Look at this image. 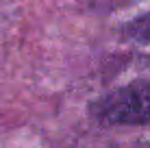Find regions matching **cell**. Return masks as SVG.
Returning <instances> with one entry per match:
<instances>
[{
    "instance_id": "obj_1",
    "label": "cell",
    "mask_w": 150,
    "mask_h": 148,
    "mask_svg": "<svg viewBox=\"0 0 150 148\" xmlns=\"http://www.w3.org/2000/svg\"><path fill=\"white\" fill-rule=\"evenodd\" d=\"M89 113L102 124H148L150 81H135L100 96L89 105Z\"/></svg>"
},
{
    "instance_id": "obj_2",
    "label": "cell",
    "mask_w": 150,
    "mask_h": 148,
    "mask_svg": "<svg viewBox=\"0 0 150 148\" xmlns=\"http://www.w3.org/2000/svg\"><path fill=\"white\" fill-rule=\"evenodd\" d=\"M124 33H126L131 39H135V42L150 44V13L139 15V18H135L133 22H128L126 28H124Z\"/></svg>"
}]
</instances>
